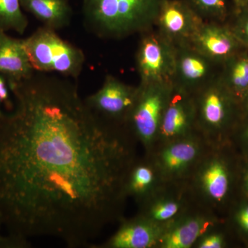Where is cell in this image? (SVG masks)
Masks as SVG:
<instances>
[{"mask_svg": "<svg viewBox=\"0 0 248 248\" xmlns=\"http://www.w3.org/2000/svg\"><path fill=\"white\" fill-rule=\"evenodd\" d=\"M224 63L226 71L218 79L240 104L248 92V55L236 54Z\"/></svg>", "mask_w": 248, "mask_h": 248, "instance_id": "ffe728a7", "label": "cell"}, {"mask_svg": "<svg viewBox=\"0 0 248 248\" xmlns=\"http://www.w3.org/2000/svg\"><path fill=\"white\" fill-rule=\"evenodd\" d=\"M196 203L187 182H164L138 204V215L164 226Z\"/></svg>", "mask_w": 248, "mask_h": 248, "instance_id": "8fae6325", "label": "cell"}, {"mask_svg": "<svg viewBox=\"0 0 248 248\" xmlns=\"http://www.w3.org/2000/svg\"><path fill=\"white\" fill-rule=\"evenodd\" d=\"M9 81L0 118V215L8 234L89 248L124 218L138 142L91 110L69 78L35 72Z\"/></svg>", "mask_w": 248, "mask_h": 248, "instance_id": "6da1fadb", "label": "cell"}, {"mask_svg": "<svg viewBox=\"0 0 248 248\" xmlns=\"http://www.w3.org/2000/svg\"><path fill=\"white\" fill-rule=\"evenodd\" d=\"M29 25L20 0H0V30L24 33Z\"/></svg>", "mask_w": 248, "mask_h": 248, "instance_id": "44dd1931", "label": "cell"}, {"mask_svg": "<svg viewBox=\"0 0 248 248\" xmlns=\"http://www.w3.org/2000/svg\"><path fill=\"white\" fill-rule=\"evenodd\" d=\"M11 95L12 93L10 89L9 79L6 76L0 74V117L5 114L1 108L4 106L11 110L13 108L14 102L11 101Z\"/></svg>", "mask_w": 248, "mask_h": 248, "instance_id": "d4e9b609", "label": "cell"}, {"mask_svg": "<svg viewBox=\"0 0 248 248\" xmlns=\"http://www.w3.org/2000/svg\"><path fill=\"white\" fill-rule=\"evenodd\" d=\"M23 42L35 72L55 73L73 80L82 73L86 61L84 51L62 38L56 31L43 26Z\"/></svg>", "mask_w": 248, "mask_h": 248, "instance_id": "277c9868", "label": "cell"}, {"mask_svg": "<svg viewBox=\"0 0 248 248\" xmlns=\"http://www.w3.org/2000/svg\"><path fill=\"white\" fill-rule=\"evenodd\" d=\"M229 144L210 146L187 181L196 203L218 215L228 205L238 180V171L227 153Z\"/></svg>", "mask_w": 248, "mask_h": 248, "instance_id": "3957f363", "label": "cell"}, {"mask_svg": "<svg viewBox=\"0 0 248 248\" xmlns=\"http://www.w3.org/2000/svg\"><path fill=\"white\" fill-rule=\"evenodd\" d=\"M222 223L218 215L195 203L165 225L157 248H192L204 232Z\"/></svg>", "mask_w": 248, "mask_h": 248, "instance_id": "30bf717a", "label": "cell"}, {"mask_svg": "<svg viewBox=\"0 0 248 248\" xmlns=\"http://www.w3.org/2000/svg\"><path fill=\"white\" fill-rule=\"evenodd\" d=\"M118 230L107 241L91 248H157L164 227L137 214L124 217Z\"/></svg>", "mask_w": 248, "mask_h": 248, "instance_id": "2e32d148", "label": "cell"}, {"mask_svg": "<svg viewBox=\"0 0 248 248\" xmlns=\"http://www.w3.org/2000/svg\"><path fill=\"white\" fill-rule=\"evenodd\" d=\"M241 43L234 31L220 22L204 20L189 45L218 64L237 54Z\"/></svg>", "mask_w": 248, "mask_h": 248, "instance_id": "9a60e30c", "label": "cell"}, {"mask_svg": "<svg viewBox=\"0 0 248 248\" xmlns=\"http://www.w3.org/2000/svg\"><path fill=\"white\" fill-rule=\"evenodd\" d=\"M242 132L241 134V140L244 144L246 145L248 148V123L247 125L244 129H242Z\"/></svg>", "mask_w": 248, "mask_h": 248, "instance_id": "f546056e", "label": "cell"}, {"mask_svg": "<svg viewBox=\"0 0 248 248\" xmlns=\"http://www.w3.org/2000/svg\"><path fill=\"white\" fill-rule=\"evenodd\" d=\"M204 20L223 22L228 16L227 0H186Z\"/></svg>", "mask_w": 248, "mask_h": 248, "instance_id": "7402d4cb", "label": "cell"}, {"mask_svg": "<svg viewBox=\"0 0 248 248\" xmlns=\"http://www.w3.org/2000/svg\"><path fill=\"white\" fill-rule=\"evenodd\" d=\"M232 216V221L243 236H248V199L242 198Z\"/></svg>", "mask_w": 248, "mask_h": 248, "instance_id": "cb8c5ba5", "label": "cell"}, {"mask_svg": "<svg viewBox=\"0 0 248 248\" xmlns=\"http://www.w3.org/2000/svg\"><path fill=\"white\" fill-rule=\"evenodd\" d=\"M238 171V186L242 198L248 199V161Z\"/></svg>", "mask_w": 248, "mask_h": 248, "instance_id": "83f0119b", "label": "cell"}, {"mask_svg": "<svg viewBox=\"0 0 248 248\" xmlns=\"http://www.w3.org/2000/svg\"><path fill=\"white\" fill-rule=\"evenodd\" d=\"M175 47L173 86L194 94L216 78L214 69L217 63L197 51L189 44Z\"/></svg>", "mask_w": 248, "mask_h": 248, "instance_id": "4fadbf2b", "label": "cell"}, {"mask_svg": "<svg viewBox=\"0 0 248 248\" xmlns=\"http://www.w3.org/2000/svg\"><path fill=\"white\" fill-rule=\"evenodd\" d=\"M159 172L146 155L135 160L129 170L125 184L127 197L140 204L164 184Z\"/></svg>", "mask_w": 248, "mask_h": 248, "instance_id": "ac0fdd59", "label": "cell"}, {"mask_svg": "<svg viewBox=\"0 0 248 248\" xmlns=\"http://www.w3.org/2000/svg\"><path fill=\"white\" fill-rule=\"evenodd\" d=\"M31 244L29 239L16 235L0 234V248H29Z\"/></svg>", "mask_w": 248, "mask_h": 248, "instance_id": "484cf974", "label": "cell"}, {"mask_svg": "<svg viewBox=\"0 0 248 248\" xmlns=\"http://www.w3.org/2000/svg\"><path fill=\"white\" fill-rule=\"evenodd\" d=\"M238 11H241V16L237 30L234 32L241 42L244 40L248 44V8Z\"/></svg>", "mask_w": 248, "mask_h": 248, "instance_id": "4316f807", "label": "cell"}, {"mask_svg": "<svg viewBox=\"0 0 248 248\" xmlns=\"http://www.w3.org/2000/svg\"><path fill=\"white\" fill-rule=\"evenodd\" d=\"M4 226V224H3L2 218H1V215H0V230H1V226Z\"/></svg>", "mask_w": 248, "mask_h": 248, "instance_id": "1f68e13d", "label": "cell"}, {"mask_svg": "<svg viewBox=\"0 0 248 248\" xmlns=\"http://www.w3.org/2000/svg\"><path fill=\"white\" fill-rule=\"evenodd\" d=\"M166 0H82L86 29L99 38L122 40L154 29Z\"/></svg>", "mask_w": 248, "mask_h": 248, "instance_id": "7a4b0ae2", "label": "cell"}, {"mask_svg": "<svg viewBox=\"0 0 248 248\" xmlns=\"http://www.w3.org/2000/svg\"><path fill=\"white\" fill-rule=\"evenodd\" d=\"M240 104H241V107H242V109L244 110V112L248 115V92L247 94L245 95L244 99L240 102Z\"/></svg>", "mask_w": 248, "mask_h": 248, "instance_id": "4dcf8cb0", "label": "cell"}, {"mask_svg": "<svg viewBox=\"0 0 248 248\" xmlns=\"http://www.w3.org/2000/svg\"><path fill=\"white\" fill-rule=\"evenodd\" d=\"M138 91V86H130L108 75L102 87L84 100L91 110L103 120L119 125H126Z\"/></svg>", "mask_w": 248, "mask_h": 248, "instance_id": "9c48e42d", "label": "cell"}, {"mask_svg": "<svg viewBox=\"0 0 248 248\" xmlns=\"http://www.w3.org/2000/svg\"><path fill=\"white\" fill-rule=\"evenodd\" d=\"M237 10L248 8V0H233Z\"/></svg>", "mask_w": 248, "mask_h": 248, "instance_id": "f1b7e54d", "label": "cell"}, {"mask_svg": "<svg viewBox=\"0 0 248 248\" xmlns=\"http://www.w3.org/2000/svg\"><path fill=\"white\" fill-rule=\"evenodd\" d=\"M138 87L126 125L147 155L157 142L161 120L174 86L172 82H157L140 84Z\"/></svg>", "mask_w": 248, "mask_h": 248, "instance_id": "8992f818", "label": "cell"}, {"mask_svg": "<svg viewBox=\"0 0 248 248\" xmlns=\"http://www.w3.org/2000/svg\"><path fill=\"white\" fill-rule=\"evenodd\" d=\"M20 4L44 27L57 31L71 24L73 12L68 0H20Z\"/></svg>", "mask_w": 248, "mask_h": 248, "instance_id": "d6986e66", "label": "cell"}, {"mask_svg": "<svg viewBox=\"0 0 248 248\" xmlns=\"http://www.w3.org/2000/svg\"><path fill=\"white\" fill-rule=\"evenodd\" d=\"M195 133L198 132L196 127V107L193 94L174 86L163 115L155 146L184 138Z\"/></svg>", "mask_w": 248, "mask_h": 248, "instance_id": "5bb4252c", "label": "cell"}, {"mask_svg": "<svg viewBox=\"0 0 248 248\" xmlns=\"http://www.w3.org/2000/svg\"><path fill=\"white\" fill-rule=\"evenodd\" d=\"M193 96L197 132L210 146L229 143L230 131L239 102L217 78Z\"/></svg>", "mask_w": 248, "mask_h": 248, "instance_id": "5b68a950", "label": "cell"}, {"mask_svg": "<svg viewBox=\"0 0 248 248\" xmlns=\"http://www.w3.org/2000/svg\"><path fill=\"white\" fill-rule=\"evenodd\" d=\"M1 117H0V118H1Z\"/></svg>", "mask_w": 248, "mask_h": 248, "instance_id": "d6a6232c", "label": "cell"}, {"mask_svg": "<svg viewBox=\"0 0 248 248\" xmlns=\"http://www.w3.org/2000/svg\"><path fill=\"white\" fill-rule=\"evenodd\" d=\"M217 225L204 232L197 239L192 248H225L227 247V239L224 232Z\"/></svg>", "mask_w": 248, "mask_h": 248, "instance_id": "603a6c76", "label": "cell"}, {"mask_svg": "<svg viewBox=\"0 0 248 248\" xmlns=\"http://www.w3.org/2000/svg\"><path fill=\"white\" fill-rule=\"evenodd\" d=\"M35 73L23 40L14 38L6 31L0 30V74L6 76L9 81H19Z\"/></svg>", "mask_w": 248, "mask_h": 248, "instance_id": "e0dca14e", "label": "cell"}, {"mask_svg": "<svg viewBox=\"0 0 248 248\" xmlns=\"http://www.w3.org/2000/svg\"><path fill=\"white\" fill-rule=\"evenodd\" d=\"M141 35L136 55L140 84L172 82L175 46L154 29Z\"/></svg>", "mask_w": 248, "mask_h": 248, "instance_id": "ba28073f", "label": "cell"}, {"mask_svg": "<svg viewBox=\"0 0 248 248\" xmlns=\"http://www.w3.org/2000/svg\"><path fill=\"white\" fill-rule=\"evenodd\" d=\"M203 21L186 0H166L155 27L174 46L187 45Z\"/></svg>", "mask_w": 248, "mask_h": 248, "instance_id": "7c38bea8", "label": "cell"}, {"mask_svg": "<svg viewBox=\"0 0 248 248\" xmlns=\"http://www.w3.org/2000/svg\"><path fill=\"white\" fill-rule=\"evenodd\" d=\"M210 145L199 133L161 143L148 155L164 182L188 180Z\"/></svg>", "mask_w": 248, "mask_h": 248, "instance_id": "52a82bcc", "label": "cell"}]
</instances>
